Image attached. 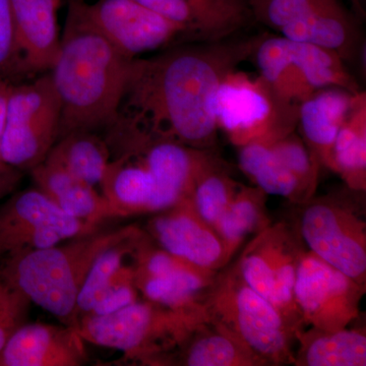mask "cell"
I'll list each match as a JSON object with an SVG mask.
<instances>
[{"instance_id": "1", "label": "cell", "mask_w": 366, "mask_h": 366, "mask_svg": "<svg viewBox=\"0 0 366 366\" xmlns=\"http://www.w3.org/2000/svg\"><path fill=\"white\" fill-rule=\"evenodd\" d=\"M267 33L183 43L132 60L117 117L154 139L213 150L214 100L225 76L249 60Z\"/></svg>"}, {"instance_id": "2", "label": "cell", "mask_w": 366, "mask_h": 366, "mask_svg": "<svg viewBox=\"0 0 366 366\" xmlns=\"http://www.w3.org/2000/svg\"><path fill=\"white\" fill-rule=\"evenodd\" d=\"M67 14L50 76L59 96V137L105 131L117 117L132 60L92 21L86 0H66Z\"/></svg>"}, {"instance_id": "3", "label": "cell", "mask_w": 366, "mask_h": 366, "mask_svg": "<svg viewBox=\"0 0 366 366\" xmlns=\"http://www.w3.org/2000/svg\"><path fill=\"white\" fill-rule=\"evenodd\" d=\"M134 226L86 233L47 249L6 257L2 271L31 302L76 327V301L86 274L99 255L124 242Z\"/></svg>"}, {"instance_id": "4", "label": "cell", "mask_w": 366, "mask_h": 366, "mask_svg": "<svg viewBox=\"0 0 366 366\" xmlns=\"http://www.w3.org/2000/svg\"><path fill=\"white\" fill-rule=\"evenodd\" d=\"M211 319L206 307L173 310L137 300L107 315H84L76 329L94 345L115 349L131 360L165 365L199 325Z\"/></svg>"}, {"instance_id": "5", "label": "cell", "mask_w": 366, "mask_h": 366, "mask_svg": "<svg viewBox=\"0 0 366 366\" xmlns=\"http://www.w3.org/2000/svg\"><path fill=\"white\" fill-rule=\"evenodd\" d=\"M204 305L212 319L234 332L267 365H295V330L277 308L247 285L236 264L217 274Z\"/></svg>"}, {"instance_id": "6", "label": "cell", "mask_w": 366, "mask_h": 366, "mask_svg": "<svg viewBox=\"0 0 366 366\" xmlns=\"http://www.w3.org/2000/svg\"><path fill=\"white\" fill-rule=\"evenodd\" d=\"M61 109L50 72L13 83L0 142L2 162L30 172L59 137Z\"/></svg>"}, {"instance_id": "7", "label": "cell", "mask_w": 366, "mask_h": 366, "mask_svg": "<svg viewBox=\"0 0 366 366\" xmlns=\"http://www.w3.org/2000/svg\"><path fill=\"white\" fill-rule=\"evenodd\" d=\"M300 106L279 97L261 76L237 69L223 79L214 100L219 131L236 147L274 141L297 129Z\"/></svg>"}, {"instance_id": "8", "label": "cell", "mask_w": 366, "mask_h": 366, "mask_svg": "<svg viewBox=\"0 0 366 366\" xmlns=\"http://www.w3.org/2000/svg\"><path fill=\"white\" fill-rule=\"evenodd\" d=\"M300 239L288 223L269 224L250 240L235 264L247 285L277 308L295 333L305 325L295 300L296 269L305 250Z\"/></svg>"}, {"instance_id": "9", "label": "cell", "mask_w": 366, "mask_h": 366, "mask_svg": "<svg viewBox=\"0 0 366 366\" xmlns=\"http://www.w3.org/2000/svg\"><path fill=\"white\" fill-rule=\"evenodd\" d=\"M300 235L308 250L358 282L366 283V225L345 199H308Z\"/></svg>"}, {"instance_id": "10", "label": "cell", "mask_w": 366, "mask_h": 366, "mask_svg": "<svg viewBox=\"0 0 366 366\" xmlns=\"http://www.w3.org/2000/svg\"><path fill=\"white\" fill-rule=\"evenodd\" d=\"M98 228L64 213L37 187L0 206V257L47 249Z\"/></svg>"}, {"instance_id": "11", "label": "cell", "mask_w": 366, "mask_h": 366, "mask_svg": "<svg viewBox=\"0 0 366 366\" xmlns=\"http://www.w3.org/2000/svg\"><path fill=\"white\" fill-rule=\"evenodd\" d=\"M365 286L303 250L295 282V300L303 324L324 331L349 327L360 317Z\"/></svg>"}, {"instance_id": "12", "label": "cell", "mask_w": 366, "mask_h": 366, "mask_svg": "<svg viewBox=\"0 0 366 366\" xmlns=\"http://www.w3.org/2000/svg\"><path fill=\"white\" fill-rule=\"evenodd\" d=\"M86 7L99 30L131 59L183 43L202 42L137 0L86 1Z\"/></svg>"}, {"instance_id": "13", "label": "cell", "mask_w": 366, "mask_h": 366, "mask_svg": "<svg viewBox=\"0 0 366 366\" xmlns=\"http://www.w3.org/2000/svg\"><path fill=\"white\" fill-rule=\"evenodd\" d=\"M156 214L148 231L161 249L209 271L228 264L218 233L197 213L189 197Z\"/></svg>"}, {"instance_id": "14", "label": "cell", "mask_w": 366, "mask_h": 366, "mask_svg": "<svg viewBox=\"0 0 366 366\" xmlns=\"http://www.w3.org/2000/svg\"><path fill=\"white\" fill-rule=\"evenodd\" d=\"M100 187L110 218L156 214L182 199L165 189L134 151L112 156Z\"/></svg>"}, {"instance_id": "15", "label": "cell", "mask_w": 366, "mask_h": 366, "mask_svg": "<svg viewBox=\"0 0 366 366\" xmlns=\"http://www.w3.org/2000/svg\"><path fill=\"white\" fill-rule=\"evenodd\" d=\"M197 41L225 39L255 25L247 0H137Z\"/></svg>"}, {"instance_id": "16", "label": "cell", "mask_w": 366, "mask_h": 366, "mask_svg": "<svg viewBox=\"0 0 366 366\" xmlns=\"http://www.w3.org/2000/svg\"><path fill=\"white\" fill-rule=\"evenodd\" d=\"M74 327L26 322L0 352V366H79L88 361Z\"/></svg>"}, {"instance_id": "17", "label": "cell", "mask_w": 366, "mask_h": 366, "mask_svg": "<svg viewBox=\"0 0 366 366\" xmlns=\"http://www.w3.org/2000/svg\"><path fill=\"white\" fill-rule=\"evenodd\" d=\"M134 235L99 255L86 274L76 301V320L95 310H115L131 302L137 295L132 264H127Z\"/></svg>"}, {"instance_id": "18", "label": "cell", "mask_w": 366, "mask_h": 366, "mask_svg": "<svg viewBox=\"0 0 366 366\" xmlns=\"http://www.w3.org/2000/svg\"><path fill=\"white\" fill-rule=\"evenodd\" d=\"M64 0H11L16 40L29 78L51 71L59 54L57 11Z\"/></svg>"}, {"instance_id": "19", "label": "cell", "mask_w": 366, "mask_h": 366, "mask_svg": "<svg viewBox=\"0 0 366 366\" xmlns=\"http://www.w3.org/2000/svg\"><path fill=\"white\" fill-rule=\"evenodd\" d=\"M356 95L345 89L331 86L315 91L301 102L297 129L320 168L329 166L335 139L352 108Z\"/></svg>"}, {"instance_id": "20", "label": "cell", "mask_w": 366, "mask_h": 366, "mask_svg": "<svg viewBox=\"0 0 366 366\" xmlns=\"http://www.w3.org/2000/svg\"><path fill=\"white\" fill-rule=\"evenodd\" d=\"M30 173L36 187L64 213L96 228L110 219L104 197L96 187L76 179L56 164L44 160Z\"/></svg>"}, {"instance_id": "21", "label": "cell", "mask_w": 366, "mask_h": 366, "mask_svg": "<svg viewBox=\"0 0 366 366\" xmlns=\"http://www.w3.org/2000/svg\"><path fill=\"white\" fill-rule=\"evenodd\" d=\"M174 352L180 365H268L234 332L212 317L199 325Z\"/></svg>"}, {"instance_id": "22", "label": "cell", "mask_w": 366, "mask_h": 366, "mask_svg": "<svg viewBox=\"0 0 366 366\" xmlns=\"http://www.w3.org/2000/svg\"><path fill=\"white\" fill-rule=\"evenodd\" d=\"M300 343L295 355L298 366H365L366 335L365 330L344 329L336 331L310 327L296 333Z\"/></svg>"}, {"instance_id": "23", "label": "cell", "mask_w": 366, "mask_h": 366, "mask_svg": "<svg viewBox=\"0 0 366 366\" xmlns=\"http://www.w3.org/2000/svg\"><path fill=\"white\" fill-rule=\"evenodd\" d=\"M218 272L189 266L158 276H134V283L144 300L173 308H203L209 289Z\"/></svg>"}, {"instance_id": "24", "label": "cell", "mask_w": 366, "mask_h": 366, "mask_svg": "<svg viewBox=\"0 0 366 366\" xmlns=\"http://www.w3.org/2000/svg\"><path fill=\"white\" fill-rule=\"evenodd\" d=\"M330 170L334 171L353 192L366 189V93L361 91L337 134Z\"/></svg>"}, {"instance_id": "25", "label": "cell", "mask_w": 366, "mask_h": 366, "mask_svg": "<svg viewBox=\"0 0 366 366\" xmlns=\"http://www.w3.org/2000/svg\"><path fill=\"white\" fill-rule=\"evenodd\" d=\"M45 160L96 187L102 182L112 153L105 137L98 132L76 131L59 137Z\"/></svg>"}, {"instance_id": "26", "label": "cell", "mask_w": 366, "mask_h": 366, "mask_svg": "<svg viewBox=\"0 0 366 366\" xmlns=\"http://www.w3.org/2000/svg\"><path fill=\"white\" fill-rule=\"evenodd\" d=\"M272 142L259 139L238 147L240 169L267 194L305 203L310 199L307 192L300 180L274 157Z\"/></svg>"}, {"instance_id": "27", "label": "cell", "mask_w": 366, "mask_h": 366, "mask_svg": "<svg viewBox=\"0 0 366 366\" xmlns=\"http://www.w3.org/2000/svg\"><path fill=\"white\" fill-rule=\"evenodd\" d=\"M267 194L257 187L240 184L215 230L229 262L249 235L257 234L271 221L266 211Z\"/></svg>"}, {"instance_id": "28", "label": "cell", "mask_w": 366, "mask_h": 366, "mask_svg": "<svg viewBox=\"0 0 366 366\" xmlns=\"http://www.w3.org/2000/svg\"><path fill=\"white\" fill-rule=\"evenodd\" d=\"M239 185L231 177L225 161L217 156L199 173L189 199L201 218L215 229Z\"/></svg>"}, {"instance_id": "29", "label": "cell", "mask_w": 366, "mask_h": 366, "mask_svg": "<svg viewBox=\"0 0 366 366\" xmlns=\"http://www.w3.org/2000/svg\"><path fill=\"white\" fill-rule=\"evenodd\" d=\"M255 24L280 32L319 13L338 0H247Z\"/></svg>"}, {"instance_id": "30", "label": "cell", "mask_w": 366, "mask_h": 366, "mask_svg": "<svg viewBox=\"0 0 366 366\" xmlns=\"http://www.w3.org/2000/svg\"><path fill=\"white\" fill-rule=\"evenodd\" d=\"M271 149L277 160L300 180L308 197L312 199L320 168L310 155L300 134L296 131L289 132L272 142Z\"/></svg>"}, {"instance_id": "31", "label": "cell", "mask_w": 366, "mask_h": 366, "mask_svg": "<svg viewBox=\"0 0 366 366\" xmlns=\"http://www.w3.org/2000/svg\"><path fill=\"white\" fill-rule=\"evenodd\" d=\"M31 301L0 268V352L28 319Z\"/></svg>"}, {"instance_id": "32", "label": "cell", "mask_w": 366, "mask_h": 366, "mask_svg": "<svg viewBox=\"0 0 366 366\" xmlns=\"http://www.w3.org/2000/svg\"><path fill=\"white\" fill-rule=\"evenodd\" d=\"M0 78L18 83L26 74L16 40L11 0H0Z\"/></svg>"}, {"instance_id": "33", "label": "cell", "mask_w": 366, "mask_h": 366, "mask_svg": "<svg viewBox=\"0 0 366 366\" xmlns=\"http://www.w3.org/2000/svg\"><path fill=\"white\" fill-rule=\"evenodd\" d=\"M24 172L0 160V199L11 196L20 184Z\"/></svg>"}, {"instance_id": "34", "label": "cell", "mask_w": 366, "mask_h": 366, "mask_svg": "<svg viewBox=\"0 0 366 366\" xmlns=\"http://www.w3.org/2000/svg\"><path fill=\"white\" fill-rule=\"evenodd\" d=\"M11 85L13 83L9 79L0 78V142H1L4 122H6L7 102H9Z\"/></svg>"}, {"instance_id": "35", "label": "cell", "mask_w": 366, "mask_h": 366, "mask_svg": "<svg viewBox=\"0 0 366 366\" xmlns=\"http://www.w3.org/2000/svg\"><path fill=\"white\" fill-rule=\"evenodd\" d=\"M351 4L353 14L357 16L360 20H362L365 16V7L362 6V0H348Z\"/></svg>"}]
</instances>
